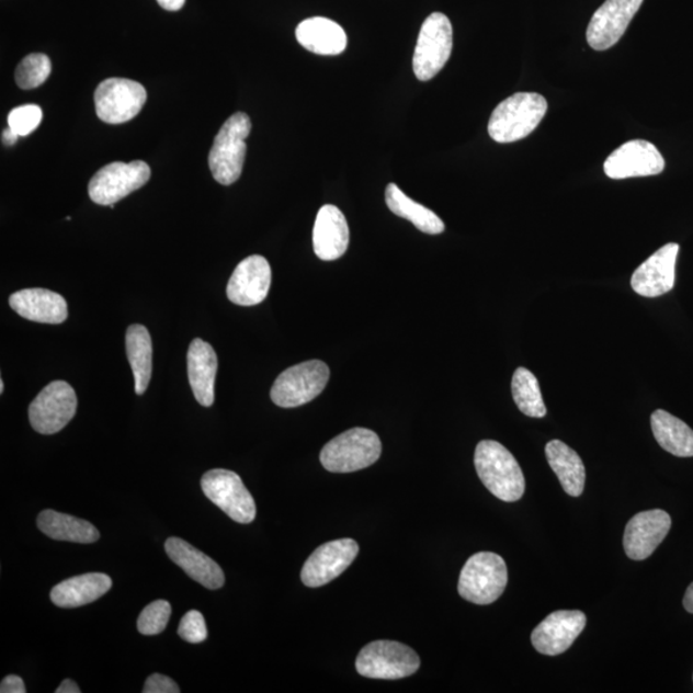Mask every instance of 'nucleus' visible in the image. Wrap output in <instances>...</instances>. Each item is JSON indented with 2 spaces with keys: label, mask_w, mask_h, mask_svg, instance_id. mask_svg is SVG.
<instances>
[{
  "label": "nucleus",
  "mask_w": 693,
  "mask_h": 693,
  "mask_svg": "<svg viewBox=\"0 0 693 693\" xmlns=\"http://www.w3.org/2000/svg\"><path fill=\"white\" fill-rule=\"evenodd\" d=\"M145 693H179V685L171 680V678L162 674H152L148 678L145 689Z\"/></svg>",
  "instance_id": "36"
},
{
  "label": "nucleus",
  "mask_w": 693,
  "mask_h": 693,
  "mask_svg": "<svg viewBox=\"0 0 693 693\" xmlns=\"http://www.w3.org/2000/svg\"><path fill=\"white\" fill-rule=\"evenodd\" d=\"M164 548L170 559L195 582L208 590L221 589L225 583L224 571L220 565L211 559L209 556L178 537L166 541Z\"/></svg>",
  "instance_id": "21"
},
{
  "label": "nucleus",
  "mask_w": 693,
  "mask_h": 693,
  "mask_svg": "<svg viewBox=\"0 0 693 693\" xmlns=\"http://www.w3.org/2000/svg\"><path fill=\"white\" fill-rule=\"evenodd\" d=\"M678 252H680V246L677 243L661 247L633 273L632 289L637 295L647 298L660 297L672 291L675 282Z\"/></svg>",
  "instance_id": "18"
},
{
  "label": "nucleus",
  "mask_w": 693,
  "mask_h": 693,
  "mask_svg": "<svg viewBox=\"0 0 693 693\" xmlns=\"http://www.w3.org/2000/svg\"><path fill=\"white\" fill-rule=\"evenodd\" d=\"M651 428L662 450L677 457L693 456V431L684 421L664 410H657L651 416Z\"/></svg>",
  "instance_id": "29"
},
{
  "label": "nucleus",
  "mask_w": 693,
  "mask_h": 693,
  "mask_svg": "<svg viewBox=\"0 0 693 693\" xmlns=\"http://www.w3.org/2000/svg\"><path fill=\"white\" fill-rule=\"evenodd\" d=\"M509 581L507 563L500 555L478 553L464 565L458 593L476 605H489L502 597Z\"/></svg>",
  "instance_id": "5"
},
{
  "label": "nucleus",
  "mask_w": 693,
  "mask_h": 693,
  "mask_svg": "<svg viewBox=\"0 0 693 693\" xmlns=\"http://www.w3.org/2000/svg\"><path fill=\"white\" fill-rule=\"evenodd\" d=\"M271 285L270 263L253 254L239 263L226 288V295L238 306H255L266 299Z\"/></svg>",
  "instance_id": "19"
},
{
  "label": "nucleus",
  "mask_w": 693,
  "mask_h": 693,
  "mask_svg": "<svg viewBox=\"0 0 693 693\" xmlns=\"http://www.w3.org/2000/svg\"><path fill=\"white\" fill-rule=\"evenodd\" d=\"M19 140V134L14 133L11 127H7V129L2 134V141L4 146H14Z\"/></svg>",
  "instance_id": "40"
},
{
  "label": "nucleus",
  "mask_w": 693,
  "mask_h": 693,
  "mask_svg": "<svg viewBox=\"0 0 693 693\" xmlns=\"http://www.w3.org/2000/svg\"><path fill=\"white\" fill-rule=\"evenodd\" d=\"M186 359L193 395L203 408H211L215 402L216 352L213 345L195 338L188 350Z\"/></svg>",
  "instance_id": "23"
},
{
  "label": "nucleus",
  "mask_w": 693,
  "mask_h": 693,
  "mask_svg": "<svg viewBox=\"0 0 693 693\" xmlns=\"http://www.w3.org/2000/svg\"><path fill=\"white\" fill-rule=\"evenodd\" d=\"M12 310L30 321L42 323H63L69 316L66 299L43 288L22 289L10 297Z\"/></svg>",
  "instance_id": "22"
},
{
  "label": "nucleus",
  "mask_w": 693,
  "mask_h": 693,
  "mask_svg": "<svg viewBox=\"0 0 693 693\" xmlns=\"http://www.w3.org/2000/svg\"><path fill=\"white\" fill-rule=\"evenodd\" d=\"M672 529V518L664 510L638 512L625 526L623 546L632 560L641 561L650 557Z\"/></svg>",
  "instance_id": "14"
},
{
  "label": "nucleus",
  "mask_w": 693,
  "mask_h": 693,
  "mask_svg": "<svg viewBox=\"0 0 693 693\" xmlns=\"http://www.w3.org/2000/svg\"><path fill=\"white\" fill-rule=\"evenodd\" d=\"M126 353L132 365L135 394L141 396L149 386L152 376V338L146 327L134 323L126 331Z\"/></svg>",
  "instance_id": "28"
},
{
  "label": "nucleus",
  "mask_w": 693,
  "mask_h": 693,
  "mask_svg": "<svg viewBox=\"0 0 693 693\" xmlns=\"http://www.w3.org/2000/svg\"><path fill=\"white\" fill-rule=\"evenodd\" d=\"M548 465L556 474L565 492L579 497L584 491L586 468L581 456L559 440L546 444Z\"/></svg>",
  "instance_id": "26"
},
{
  "label": "nucleus",
  "mask_w": 693,
  "mask_h": 693,
  "mask_svg": "<svg viewBox=\"0 0 693 693\" xmlns=\"http://www.w3.org/2000/svg\"><path fill=\"white\" fill-rule=\"evenodd\" d=\"M37 526L52 539L73 542V544H93L101 534L93 524L79 518L63 514L55 510H44L37 516Z\"/></svg>",
  "instance_id": "27"
},
{
  "label": "nucleus",
  "mask_w": 693,
  "mask_h": 693,
  "mask_svg": "<svg viewBox=\"0 0 693 693\" xmlns=\"http://www.w3.org/2000/svg\"><path fill=\"white\" fill-rule=\"evenodd\" d=\"M512 397L518 409L530 418H545L547 413L539 383L532 372L525 367H518L511 382Z\"/></svg>",
  "instance_id": "31"
},
{
  "label": "nucleus",
  "mask_w": 693,
  "mask_h": 693,
  "mask_svg": "<svg viewBox=\"0 0 693 693\" xmlns=\"http://www.w3.org/2000/svg\"><path fill=\"white\" fill-rule=\"evenodd\" d=\"M112 579L103 572H88L66 579L50 592L53 604L58 607H80L104 597L111 590Z\"/></svg>",
  "instance_id": "24"
},
{
  "label": "nucleus",
  "mask_w": 693,
  "mask_h": 693,
  "mask_svg": "<svg viewBox=\"0 0 693 693\" xmlns=\"http://www.w3.org/2000/svg\"><path fill=\"white\" fill-rule=\"evenodd\" d=\"M420 668L418 654L397 641H374L360 651L356 669L372 680H402L417 673Z\"/></svg>",
  "instance_id": "8"
},
{
  "label": "nucleus",
  "mask_w": 693,
  "mask_h": 693,
  "mask_svg": "<svg viewBox=\"0 0 693 693\" xmlns=\"http://www.w3.org/2000/svg\"><path fill=\"white\" fill-rule=\"evenodd\" d=\"M297 41L307 50L320 56H338L346 48L342 26L326 18L307 19L297 26Z\"/></svg>",
  "instance_id": "25"
},
{
  "label": "nucleus",
  "mask_w": 693,
  "mask_h": 693,
  "mask_svg": "<svg viewBox=\"0 0 693 693\" xmlns=\"http://www.w3.org/2000/svg\"><path fill=\"white\" fill-rule=\"evenodd\" d=\"M329 378L330 371L326 363L320 360L306 361L279 375L270 396L279 408H299L318 397L326 389Z\"/></svg>",
  "instance_id": "6"
},
{
  "label": "nucleus",
  "mask_w": 693,
  "mask_h": 693,
  "mask_svg": "<svg viewBox=\"0 0 693 693\" xmlns=\"http://www.w3.org/2000/svg\"><path fill=\"white\" fill-rule=\"evenodd\" d=\"M78 410V397L69 383L56 380L36 396L29 408L30 423L41 434H55L70 423Z\"/></svg>",
  "instance_id": "11"
},
{
  "label": "nucleus",
  "mask_w": 693,
  "mask_h": 693,
  "mask_svg": "<svg viewBox=\"0 0 693 693\" xmlns=\"http://www.w3.org/2000/svg\"><path fill=\"white\" fill-rule=\"evenodd\" d=\"M454 30L446 14L434 12L420 29L412 69L420 81L432 80L451 57Z\"/></svg>",
  "instance_id": "7"
},
{
  "label": "nucleus",
  "mask_w": 693,
  "mask_h": 693,
  "mask_svg": "<svg viewBox=\"0 0 693 693\" xmlns=\"http://www.w3.org/2000/svg\"><path fill=\"white\" fill-rule=\"evenodd\" d=\"M150 179L146 162H113L98 170L89 183V195L96 205L115 207V203L145 186Z\"/></svg>",
  "instance_id": "9"
},
{
  "label": "nucleus",
  "mask_w": 693,
  "mask_h": 693,
  "mask_svg": "<svg viewBox=\"0 0 693 693\" xmlns=\"http://www.w3.org/2000/svg\"><path fill=\"white\" fill-rule=\"evenodd\" d=\"M4 391V383L3 380H0V394H3Z\"/></svg>",
  "instance_id": "42"
},
{
  "label": "nucleus",
  "mask_w": 693,
  "mask_h": 693,
  "mask_svg": "<svg viewBox=\"0 0 693 693\" xmlns=\"http://www.w3.org/2000/svg\"><path fill=\"white\" fill-rule=\"evenodd\" d=\"M178 635L190 644L206 641L208 633L205 617L197 610H191L180 622Z\"/></svg>",
  "instance_id": "35"
},
{
  "label": "nucleus",
  "mask_w": 693,
  "mask_h": 693,
  "mask_svg": "<svg viewBox=\"0 0 693 693\" xmlns=\"http://www.w3.org/2000/svg\"><path fill=\"white\" fill-rule=\"evenodd\" d=\"M359 554L356 541L342 538L328 542L315 549L300 571V579L310 589L326 586L342 575Z\"/></svg>",
  "instance_id": "13"
},
{
  "label": "nucleus",
  "mask_w": 693,
  "mask_h": 693,
  "mask_svg": "<svg viewBox=\"0 0 693 693\" xmlns=\"http://www.w3.org/2000/svg\"><path fill=\"white\" fill-rule=\"evenodd\" d=\"M171 605L168 601L157 600L143 610L138 620V630L145 636L160 635L168 627Z\"/></svg>",
  "instance_id": "33"
},
{
  "label": "nucleus",
  "mask_w": 693,
  "mask_h": 693,
  "mask_svg": "<svg viewBox=\"0 0 693 693\" xmlns=\"http://www.w3.org/2000/svg\"><path fill=\"white\" fill-rule=\"evenodd\" d=\"M388 208L398 217L406 218L425 235L436 236L444 231V223L433 211L420 205L406 195L397 184L390 183L386 190Z\"/></svg>",
  "instance_id": "30"
},
{
  "label": "nucleus",
  "mask_w": 693,
  "mask_h": 693,
  "mask_svg": "<svg viewBox=\"0 0 693 693\" xmlns=\"http://www.w3.org/2000/svg\"><path fill=\"white\" fill-rule=\"evenodd\" d=\"M50 71V59L41 53H35L22 59L14 77L21 89H34L47 81Z\"/></svg>",
  "instance_id": "32"
},
{
  "label": "nucleus",
  "mask_w": 693,
  "mask_h": 693,
  "mask_svg": "<svg viewBox=\"0 0 693 693\" xmlns=\"http://www.w3.org/2000/svg\"><path fill=\"white\" fill-rule=\"evenodd\" d=\"M81 690L79 685L71 680H65L59 688L56 690V693H80Z\"/></svg>",
  "instance_id": "39"
},
{
  "label": "nucleus",
  "mask_w": 693,
  "mask_h": 693,
  "mask_svg": "<svg viewBox=\"0 0 693 693\" xmlns=\"http://www.w3.org/2000/svg\"><path fill=\"white\" fill-rule=\"evenodd\" d=\"M683 606L689 613L693 614V583H691L688 591H685Z\"/></svg>",
  "instance_id": "41"
},
{
  "label": "nucleus",
  "mask_w": 693,
  "mask_h": 693,
  "mask_svg": "<svg viewBox=\"0 0 693 693\" xmlns=\"http://www.w3.org/2000/svg\"><path fill=\"white\" fill-rule=\"evenodd\" d=\"M644 0H606L594 12L587 29V42L594 50H606L621 41Z\"/></svg>",
  "instance_id": "16"
},
{
  "label": "nucleus",
  "mask_w": 693,
  "mask_h": 693,
  "mask_svg": "<svg viewBox=\"0 0 693 693\" xmlns=\"http://www.w3.org/2000/svg\"><path fill=\"white\" fill-rule=\"evenodd\" d=\"M94 102L96 116L103 123L124 124L139 115L147 102V92L137 81L112 78L98 86Z\"/></svg>",
  "instance_id": "12"
},
{
  "label": "nucleus",
  "mask_w": 693,
  "mask_h": 693,
  "mask_svg": "<svg viewBox=\"0 0 693 693\" xmlns=\"http://www.w3.org/2000/svg\"><path fill=\"white\" fill-rule=\"evenodd\" d=\"M201 486L207 499L239 524H250L255 519V503L242 478L225 469L209 470L202 477Z\"/></svg>",
  "instance_id": "10"
},
{
  "label": "nucleus",
  "mask_w": 693,
  "mask_h": 693,
  "mask_svg": "<svg viewBox=\"0 0 693 693\" xmlns=\"http://www.w3.org/2000/svg\"><path fill=\"white\" fill-rule=\"evenodd\" d=\"M251 130V118L243 112L230 116L221 126L208 156L209 170L217 183L231 185L242 175L247 154L246 139Z\"/></svg>",
  "instance_id": "3"
},
{
  "label": "nucleus",
  "mask_w": 693,
  "mask_h": 693,
  "mask_svg": "<svg viewBox=\"0 0 693 693\" xmlns=\"http://www.w3.org/2000/svg\"><path fill=\"white\" fill-rule=\"evenodd\" d=\"M314 251L322 261L341 259L350 243V228L342 211L322 206L314 225Z\"/></svg>",
  "instance_id": "20"
},
{
  "label": "nucleus",
  "mask_w": 693,
  "mask_h": 693,
  "mask_svg": "<svg viewBox=\"0 0 693 693\" xmlns=\"http://www.w3.org/2000/svg\"><path fill=\"white\" fill-rule=\"evenodd\" d=\"M664 168L659 149L641 139L625 143L604 163L606 175L615 180L659 175Z\"/></svg>",
  "instance_id": "15"
},
{
  "label": "nucleus",
  "mask_w": 693,
  "mask_h": 693,
  "mask_svg": "<svg viewBox=\"0 0 693 693\" xmlns=\"http://www.w3.org/2000/svg\"><path fill=\"white\" fill-rule=\"evenodd\" d=\"M0 692L2 693H25L26 688L24 681L19 675L5 677L0 684Z\"/></svg>",
  "instance_id": "37"
},
{
  "label": "nucleus",
  "mask_w": 693,
  "mask_h": 693,
  "mask_svg": "<svg viewBox=\"0 0 693 693\" xmlns=\"http://www.w3.org/2000/svg\"><path fill=\"white\" fill-rule=\"evenodd\" d=\"M43 112L35 104L21 105L9 115V126L19 134V137H27L41 125Z\"/></svg>",
  "instance_id": "34"
},
{
  "label": "nucleus",
  "mask_w": 693,
  "mask_h": 693,
  "mask_svg": "<svg viewBox=\"0 0 693 693\" xmlns=\"http://www.w3.org/2000/svg\"><path fill=\"white\" fill-rule=\"evenodd\" d=\"M587 623L579 610H559L549 614L532 632V645L542 655L557 657L568 651L583 632Z\"/></svg>",
  "instance_id": "17"
},
{
  "label": "nucleus",
  "mask_w": 693,
  "mask_h": 693,
  "mask_svg": "<svg viewBox=\"0 0 693 693\" xmlns=\"http://www.w3.org/2000/svg\"><path fill=\"white\" fill-rule=\"evenodd\" d=\"M481 484L504 502H515L525 492V478L516 458L496 441H481L474 455Z\"/></svg>",
  "instance_id": "1"
},
{
  "label": "nucleus",
  "mask_w": 693,
  "mask_h": 693,
  "mask_svg": "<svg viewBox=\"0 0 693 693\" xmlns=\"http://www.w3.org/2000/svg\"><path fill=\"white\" fill-rule=\"evenodd\" d=\"M157 3L166 11L175 12L183 9L185 0H157Z\"/></svg>",
  "instance_id": "38"
},
{
  "label": "nucleus",
  "mask_w": 693,
  "mask_h": 693,
  "mask_svg": "<svg viewBox=\"0 0 693 693\" xmlns=\"http://www.w3.org/2000/svg\"><path fill=\"white\" fill-rule=\"evenodd\" d=\"M382 442L371 429L353 428L323 446L320 462L330 473H353L378 462Z\"/></svg>",
  "instance_id": "4"
},
{
  "label": "nucleus",
  "mask_w": 693,
  "mask_h": 693,
  "mask_svg": "<svg viewBox=\"0 0 693 693\" xmlns=\"http://www.w3.org/2000/svg\"><path fill=\"white\" fill-rule=\"evenodd\" d=\"M547 112L545 96L516 93L495 109L488 123V134L497 143H512L529 137Z\"/></svg>",
  "instance_id": "2"
}]
</instances>
